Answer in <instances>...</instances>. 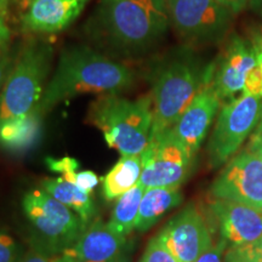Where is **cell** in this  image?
<instances>
[{
	"label": "cell",
	"instance_id": "obj_1",
	"mask_svg": "<svg viewBox=\"0 0 262 262\" xmlns=\"http://www.w3.org/2000/svg\"><path fill=\"white\" fill-rule=\"evenodd\" d=\"M169 27L164 0H97L85 32L111 57L136 60L155 50Z\"/></svg>",
	"mask_w": 262,
	"mask_h": 262
},
{
	"label": "cell",
	"instance_id": "obj_2",
	"mask_svg": "<svg viewBox=\"0 0 262 262\" xmlns=\"http://www.w3.org/2000/svg\"><path fill=\"white\" fill-rule=\"evenodd\" d=\"M135 81V71L124 62L86 45H72L62 50L39 107L47 114L63 101L83 94H123Z\"/></svg>",
	"mask_w": 262,
	"mask_h": 262
},
{
	"label": "cell",
	"instance_id": "obj_3",
	"mask_svg": "<svg viewBox=\"0 0 262 262\" xmlns=\"http://www.w3.org/2000/svg\"><path fill=\"white\" fill-rule=\"evenodd\" d=\"M150 85L155 134L171 129L203 85L210 80V63L183 45L155 62L147 75Z\"/></svg>",
	"mask_w": 262,
	"mask_h": 262
},
{
	"label": "cell",
	"instance_id": "obj_4",
	"mask_svg": "<svg viewBox=\"0 0 262 262\" xmlns=\"http://www.w3.org/2000/svg\"><path fill=\"white\" fill-rule=\"evenodd\" d=\"M88 120L102 133L110 148L120 156H140L152 139V100L101 95L90 104Z\"/></svg>",
	"mask_w": 262,
	"mask_h": 262
},
{
	"label": "cell",
	"instance_id": "obj_5",
	"mask_svg": "<svg viewBox=\"0 0 262 262\" xmlns=\"http://www.w3.org/2000/svg\"><path fill=\"white\" fill-rule=\"evenodd\" d=\"M21 205L31 229L29 247L50 257L73 247L88 227L79 215L40 187L26 192Z\"/></svg>",
	"mask_w": 262,
	"mask_h": 262
},
{
	"label": "cell",
	"instance_id": "obj_6",
	"mask_svg": "<svg viewBox=\"0 0 262 262\" xmlns=\"http://www.w3.org/2000/svg\"><path fill=\"white\" fill-rule=\"evenodd\" d=\"M52 56V45L40 39L22 48L0 91V123L25 116L40 103Z\"/></svg>",
	"mask_w": 262,
	"mask_h": 262
},
{
	"label": "cell",
	"instance_id": "obj_7",
	"mask_svg": "<svg viewBox=\"0 0 262 262\" xmlns=\"http://www.w3.org/2000/svg\"><path fill=\"white\" fill-rule=\"evenodd\" d=\"M169 25L183 45H216L227 38L234 14L217 0H164Z\"/></svg>",
	"mask_w": 262,
	"mask_h": 262
},
{
	"label": "cell",
	"instance_id": "obj_8",
	"mask_svg": "<svg viewBox=\"0 0 262 262\" xmlns=\"http://www.w3.org/2000/svg\"><path fill=\"white\" fill-rule=\"evenodd\" d=\"M261 100L242 94L221 106L208 143L210 168L224 165L237 155L241 146L256 129Z\"/></svg>",
	"mask_w": 262,
	"mask_h": 262
},
{
	"label": "cell",
	"instance_id": "obj_9",
	"mask_svg": "<svg viewBox=\"0 0 262 262\" xmlns=\"http://www.w3.org/2000/svg\"><path fill=\"white\" fill-rule=\"evenodd\" d=\"M140 182L145 189L181 187L191 173L193 158L172 134L171 129L155 134L141 155Z\"/></svg>",
	"mask_w": 262,
	"mask_h": 262
},
{
	"label": "cell",
	"instance_id": "obj_10",
	"mask_svg": "<svg viewBox=\"0 0 262 262\" xmlns=\"http://www.w3.org/2000/svg\"><path fill=\"white\" fill-rule=\"evenodd\" d=\"M262 39L250 32L247 37L229 35L217 57L210 63V84L221 101L243 93L244 81L256 63Z\"/></svg>",
	"mask_w": 262,
	"mask_h": 262
},
{
	"label": "cell",
	"instance_id": "obj_11",
	"mask_svg": "<svg viewBox=\"0 0 262 262\" xmlns=\"http://www.w3.org/2000/svg\"><path fill=\"white\" fill-rule=\"evenodd\" d=\"M214 199H227L262 211V160L245 148L226 163L210 188Z\"/></svg>",
	"mask_w": 262,
	"mask_h": 262
},
{
	"label": "cell",
	"instance_id": "obj_12",
	"mask_svg": "<svg viewBox=\"0 0 262 262\" xmlns=\"http://www.w3.org/2000/svg\"><path fill=\"white\" fill-rule=\"evenodd\" d=\"M158 235L179 262H195L212 247L210 229L193 203L173 216Z\"/></svg>",
	"mask_w": 262,
	"mask_h": 262
},
{
	"label": "cell",
	"instance_id": "obj_13",
	"mask_svg": "<svg viewBox=\"0 0 262 262\" xmlns=\"http://www.w3.org/2000/svg\"><path fill=\"white\" fill-rule=\"evenodd\" d=\"M221 103V98L216 94L210 80L206 81L171 127L173 135L185 146L193 159L208 135L215 117H217Z\"/></svg>",
	"mask_w": 262,
	"mask_h": 262
},
{
	"label": "cell",
	"instance_id": "obj_14",
	"mask_svg": "<svg viewBox=\"0 0 262 262\" xmlns=\"http://www.w3.org/2000/svg\"><path fill=\"white\" fill-rule=\"evenodd\" d=\"M127 238L122 237L107 222L94 220L79 241L56 258L60 262H126Z\"/></svg>",
	"mask_w": 262,
	"mask_h": 262
},
{
	"label": "cell",
	"instance_id": "obj_15",
	"mask_svg": "<svg viewBox=\"0 0 262 262\" xmlns=\"http://www.w3.org/2000/svg\"><path fill=\"white\" fill-rule=\"evenodd\" d=\"M90 0H28L21 16L24 32L35 35L56 34L79 17Z\"/></svg>",
	"mask_w": 262,
	"mask_h": 262
},
{
	"label": "cell",
	"instance_id": "obj_16",
	"mask_svg": "<svg viewBox=\"0 0 262 262\" xmlns=\"http://www.w3.org/2000/svg\"><path fill=\"white\" fill-rule=\"evenodd\" d=\"M211 211L220 233L232 247L256 244L262 238V211L242 203L214 199Z\"/></svg>",
	"mask_w": 262,
	"mask_h": 262
},
{
	"label": "cell",
	"instance_id": "obj_17",
	"mask_svg": "<svg viewBox=\"0 0 262 262\" xmlns=\"http://www.w3.org/2000/svg\"><path fill=\"white\" fill-rule=\"evenodd\" d=\"M45 114L39 104L25 116L0 123V149L10 155H24L38 143Z\"/></svg>",
	"mask_w": 262,
	"mask_h": 262
},
{
	"label": "cell",
	"instance_id": "obj_18",
	"mask_svg": "<svg viewBox=\"0 0 262 262\" xmlns=\"http://www.w3.org/2000/svg\"><path fill=\"white\" fill-rule=\"evenodd\" d=\"M183 196L180 187L147 188L141 199L139 215L135 224L136 231L147 232L166 212L181 204Z\"/></svg>",
	"mask_w": 262,
	"mask_h": 262
},
{
	"label": "cell",
	"instance_id": "obj_19",
	"mask_svg": "<svg viewBox=\"0 0 262 262\" xmlns=\"http://www.w3.org/2000/svg\"><path fill=\"white\" fill-rule=\"evenodd\" d=\"M40 188L48 192L62 204H64L75 214H78L88 225L91 224L96 216L97 209L91 194L83 191L64 179H44L40 181Z\"/></svg>",
	"mask_w": 262,
	"mask_h": 262
},
{
	"label": "cell",
	"instance_id": "obj_20",
	"mask_svg": "<svg viewBox=\"0 0 262 262\" xmlns=\"http://www.w3.org/2000/svg\"><path fill=\"white\" fill-rule=\"evenodd\" d=\"M142 162L140 156H122L102 179V194L112 202L134 188L140 182Z\"/></svg>",
	"mask_w": 262,
	"mask_h": 262
},
{
	"label": "cell",
	"instance_id": "obj_21",
	"mask_svg": "<svg viewBox=\"0 0 262 262\" xmlns=\"http://www.w3.org/2000/svg\"><path fill=\"white\" fill-rule=\"evenodd\" d=\"M143 193H145V187L142 183L139 182L135 187L118 198L117 204L107 224L116 233L122 237L127 238L135 229Z\"/></svg>",
	"mask_w": 262,
	"mask_h": 262
},
{
	"label": "cell",
	"instance_id": "obj_22",
	"mask_svg": "<svg viewBox=\"0 0 262 262\" xmlns=\"http://www.w3.org/2000/svg\"><path fill=\"white\" fill-rule=\"evenodd\" d=\"M26 253V249L14 235L0 228V262H18Z\"/></svg>",
	"mask_w": 262,
	"mask_h": 262
},
{
	"label": "cell",
	"instance_id": "obj_23",
	"mask_svg": "<svg viewBox=\"0 0 262 262\" xmlns=\"http://www.w3.org/2000/svg\"><path fill=\"white\" fill-rule=\"evenodd\" d=\"M140 262H179L173 255L170 253V250L166 248V245L163 243L159 235L153 237L147 244V247L143 251L142 257Z\"/></svg>",
	"mask_w": 262,
	"mask_h": 262
},
{
	"label": "cell",
	"instance_id": "obj_24",
	"mask_svg": "<svg viewBox=\"0 0 262 262\" xmlns=\"http://www.w3.org/2000/svg\"><path fill=\"white\" fill-rule=\"evenodd\" d=\"M242 94L262 100V48L257 52L256 63L245 78Z\"/></svg>",
	"mask_w": 262,
	"mask_h": 262
},
{
	"label": "cell",
	"instance_id": "obj_25",
	"mask_svg": "<svg viewBox=\"0 0 262 262\" xmlns=\"http://www.w3.org/2000/svg\"><path fill=\"white\" fill-rule=\"evenodd\" d=\"M66 181L73 183V185L79 187L83 191L88 192L89 194H93L95 188L100 183V178L91 170H84V171H73L68 172L66 175L61 176Z\"/></svg>",
	"mask_w": 262,
	"mask_h": 262
},
{
	"label": "cell",
	"instance_id": "obj_26",
	"mask_svg": "<svg viewBox=\"0 0 262 262\" xmlns=\"http://www.w3.org/2000/svg\"><path fill=\"white\" fill-rule=\"evenodd\" d=\"M225 262H262V256L255 244L241 245L226 251Z\"/></svg>",
	"mask_w": 262,
	"mask_h": 262
},
{
	"label": "cell",
	"instance_id": "obj_27",
	"mask_svg": "<svg viewBox=\"0 0 262 262\" xmlns=\"http://www.w3.org/2000/svg\"><path fill=\"white\" fill-rule=\"evenodd\" d=\"M47 165L51 171L66 175L68 172L78 171L79 169V162L77 159L72 158V157H63L61 159L55 158H47Z\"/></svg>",
	"mask_w": 262,
	"mask_h": 262
},
{
	"label": "cell",
	"instance_id": "obj_28",
	"mask_svg": "<svg viewBox=\"0 0 262 262\" xmlns=\"http://www.w3.org/2000/svg\"><path fill=\"white\" fill-rule=\"evenodd\" d=\"M226 245H227V242L222 238L216 244H212V247L205 251L195 262H222V255L225 253Z\"/></svg>",
	"mask_w": 262,
	"mask_h": 262
},
{
	"label": "cell",
	"instance_id": "obj_29",
	"mask_svg": "<svg viewBox=\"0 0 262 262\" xmlns=\"http://www.w3.org/2000/svg\"><path fill=\"white\" fill-rule=\"evenodd\" d=\"M15 60L16 57L12 54L11 49L0 54V91L4 86L6 78H8L10 71H11L12 66H14Z\"/></svg>",
	"mask_w": 262,
	"mask_h": 262
},
{
	"label": "cell",
	"instance_id": "obj_30",
	"mask_svg": "<svg viewBox=\"0 0 262 262\" xmlns=\"http://www.w3.org/2000/svg\"><path fill=\"white\" fill-rule=\"evenodd\" d=\"M248 9L255 18V26L250 32L262 39V0H251Z\"/></svg>",
	"mask_w": 262,
	"mask_h": 262
},
{
	"label": "cell",
	"instance_id": "obj_31",
	"mask_svg": "<svg viewBox=\"0 0 262 262\" xmlns=\"http://www.w3.org/2000/svg\"><path fill=\"white\" fill-rule=\"evenodd\" d=\"M11 42V29H10L6 16L0 14V54L10 49Z\"/></svg>",
	"mask_w": 262,
	"mask_h": 262
},
{
	"label": "cell",
	"instance_id": "obj_32",
	"mask_svg": "<svg viewBox=\"0 0 262 262\" xmlns=\"http://www.w3.org/2000/svg\"><path fill=\"white\" fill-rule=\"evenodd\" d=\"M18 262H52V257L29 247Z\"/></svg>",
	"mask_w": 262,
	"mask_h": 262
},
{
	"label": "cell",
	"instance_id": "obj_33",
	"mask_svg": "<svg viewBox=\"0 0 262 262\" xmlns=\"http://www.w3.org/2000/svg\"><path fill=\"white\" fill-rule=\"evenodd\" d=\"M217 2L221 5H224L226 9H228L229 11L233 12L234 15H237L244 9H248L251 0H217Z\"/></svg>",
	"mask_w": 262,
	"mask_h": 262
},
{
	"label": "cell",
	"instance_id": "obj_34",
	"mask_svg": "<svg viewBox=\"0 0 262 262\" xmlns=\"http://www.w3.org/2000/svg\"><path fill=\"white\" fill-rule=\"evenodd\" d=\"M247 149L253 152L255 156H257L262 160V134L255 131L254 135L251 136L250 141H249Z\"/></svg>",
	"mask_w": 262,
	"mask_h": 262
},
{
	"label": "cell",
	"instance_id": "obj_35",
	"mask_svg": "<svg viewBox=\"0 0 262 262\" xmlns=\"http://www.w3.org/2000/svg\"><path fill=\"white\" fill-rule=\"evenodd\" d=\"M12 0H0V14L8 16Z\"/></svg>",
	"mask_w": 262,
	"mask_h": 262
},
{
	"label": "cell",
	"instance_id": "obj_36",
	"mask_svg": "<svg viewBox=\"0 0 262 262\" xmlns=\"http://www.w3.org/2000/svg\"><path fill=\"white\" fill-rule=\"evenodd\" d=\"M256 131H257V133L262 134V104H261V111H260V120H258V124L256 126Z\"/></svg>",
	"mask_w": 262,
	"mask_h": 262
},
{
	"label": "cell",
	"instance_id": "obj_37",
	"mask_svg": "<svg viewBox=\"0 0 262 262\" xmlns=\"http://www.w3.org/2000/svg\"><path fill=\"white\" fill-rule=\"evenodd\" d=\"M255 245H256L257 250H258V251H260V254H261V256H262V238H261V241H260V242H258V243H256V244H255Z\"/></svg>",
	"mask_w": 262,
	"mask_h": 262
},
{
	"label": "cell",
	"instance_id": "obj_38",
	"mask_svg": "<svg viewBox=\"0 0 262 262\" xmlns=\"http://www.w3.org/2000/svg\"><path fill=\"white\" fill-rule=\"evenodd\" d=\"M52 262H60L56 257H52Z\"/></svg>",
	"mask_w": 262,
	"mask_h": 262
}]
</instances>
